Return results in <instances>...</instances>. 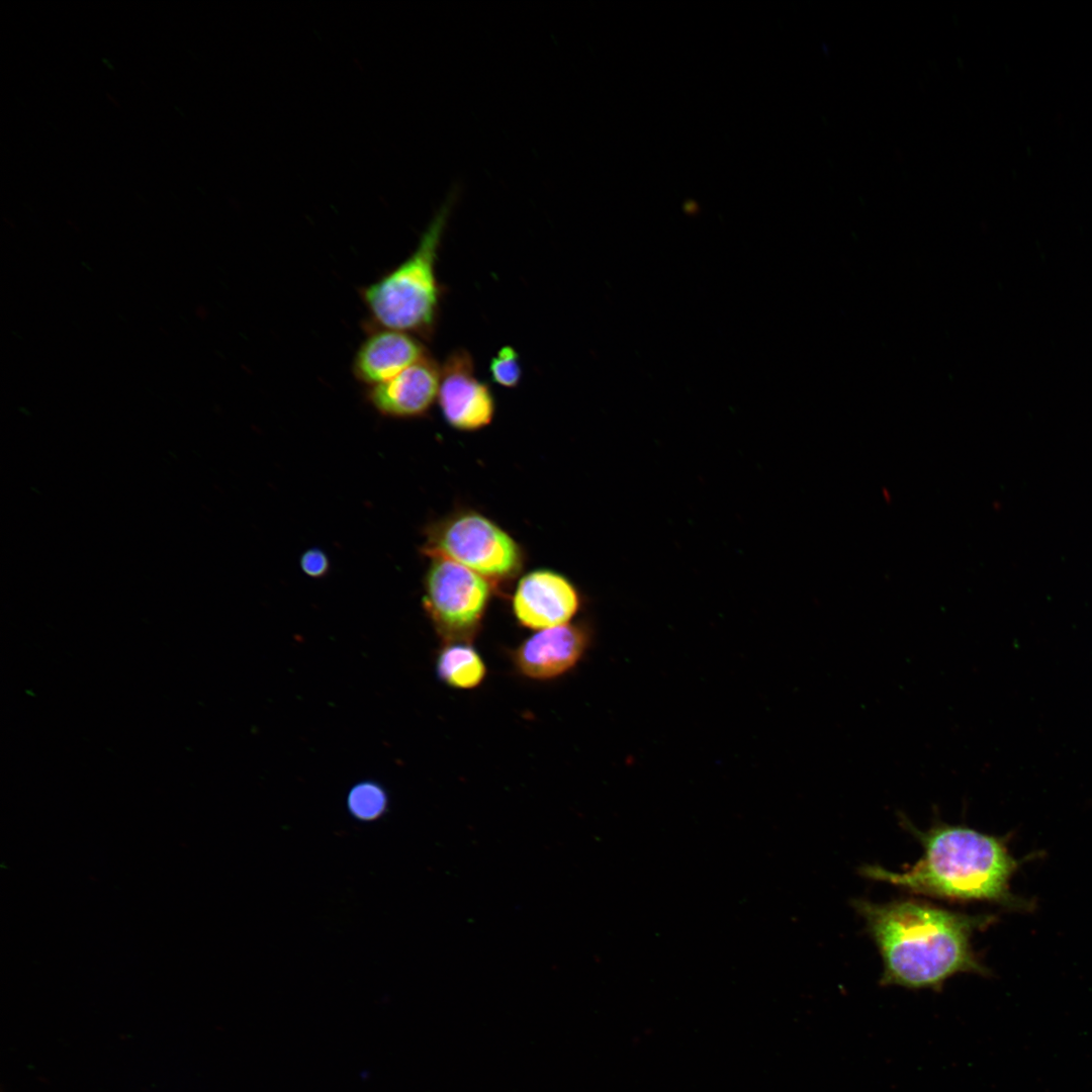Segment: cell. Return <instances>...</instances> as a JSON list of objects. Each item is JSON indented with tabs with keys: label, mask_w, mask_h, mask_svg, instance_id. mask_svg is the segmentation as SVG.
Wrapping results in <instances>:
<instances>
[{
	"label": "cell",
	"mask_w": 1092,
	"mask_h": 1092,
	"mask_svg": "<svg viewBox=\"0 0 1092 1092\" xmlns=\"http://www.w3.org/2000/svg\"><path fill=\"white\" fill-rule=\"evenodd\" d=\"M853 906L881 956L882 986L938 992L958 974H989L973 949L972 936L993 917L953 912L916 899L856 900Z\"/></svg>",
	"instance_id": "6da1fadb"
},
{
	"label": "cell",
	"mask_w": 1092,
	"mask_h": 1092,
	"mask_svg": "<svg viewBox=\"0 0 1092 1092\" xmlns=\"http://www.w3.org/2000/svg\"><path fill=\"white\" fill-rule=\"evenodd\" d=\"M905 824L923 847L921 858L904 872L866 866L861 875L921 896L992 902L1011 909L1026 906L1010 892L1009 882L1019 862L1001 838L940 821L926 831Z\"/></svg>",
	"instance_id": "7a4b0ae2"
},
{
	"label": "cell",
	"mask_w": 1092,
	"mask_h": 1092,
	"mask_svg": "<svg viewBox=\"0 0 1092 1092\" xmlns=\"http://www.w3.org/2000/svg\"><path fill=\"white\" fill-rule=\"evenodd\" d=\"M455 193H450L403 262L362 287L368 328L395 330L429 340L435 333L442 296L436 261Z\"/></svg>",
	"instance_id": "3957f363"
},
{
	"label": "cell",
	"mask_w": 1092,
	"mask_h": 1092,
	"mask_svg": "<svg viewBox=\"0 0 1092 1092\" xmlns=\"http://www.w3.org/2000/svg\"><path fill=\"white\" fill-rule=\"evenodd\" d=\"M424 552L461 564L488 581L514 578L524 556L519 544L502 528L475 512H460L430 526Z\"/></svg>",
	"instance_id": "277c9868"
},
{
	"label": "cell",
	"mask_w": 1092,
	"mask_h": 1092,
	"mask_svg": "<svg viewBox=\"0 0 1092 1092\" xmlns=\"http://www.w3.org/2000/svg\"><path fill=\"white\" fill-rule=\"evenodd\" d=\"M424 608L445 639H467L480 625L490 597L487 579L443 557H433L425 577Z\"/></svg>",
	"instance_id": "5b68a950"
},
{
	"label": "cell",
	"mask_w": 1092,
	"mask_h": 1092,
	"mask_svg": "<svg viewBox=\"0 0 1092 1092\" xmlns=\"http://www.w3.org/2000/svg\"><path fill=\"white\" fill-rule=\"evenodd\" d=\"M437 398L445 421L454 429L476 431L492 421L493 394L475 375L473 358L465 349H456L446 357Z\"/></svg>",
	"instance_id": "8992f818"
},
{
	"label": "cell",
	"mask_w": 1092,
	"mask_h": 1092,
	"mask_svg": "<svg viewBox=\"0 0 1092 1092\" xmlns=\"http://www.w3.org/2000/svg\"><path fill=\"white\" fill-rule=\"evenodd\" d=\"M578 608L579 597L573 584L563 575L548 569L534 570L524 575L513 598L516 618L531 629L564 625Z\"/></svg>",
	"instance_id": "52a82bcc"
},
{
	"label": "cell",
	"mask_w": 1092,
	"mask_h": 1092,
	"mask_svg": "<svg viewBox=\"0 0 1092 1092\" xmlns=\"http://www.w3.org/2000/svg\"><path fill=\"white\" fill-rule=\"evenodd\" d=\"M440 378L441 366L428 354L391 379L370 386L366 397L382 415L420 417L438 397Z\"/></svg>",
	"instance_id": "ba28073f"
},
{
	"label": "cell",
	"mask_w": 1092,
	"mask_h": 1092,
	"mask_svg": "<svg viewBox=\"0 0 1092 1092\" xmlns=\"http://www.w3.org/2000/svg\"><path fill=\"white\" fill-rule=\"evenodd\" d=\"M588 632L581 625L564 624L532 635L514 652L521 673L535 679L556 677L572 668L588 645Z\"/></svg>",
	"instance_id": "9c48e42d"
},
{
	"label": "cell",
	"mask_w": 1092,
	"mask_h": 1092,
	"mask_svg": "<svg viewBox=\"0 0 1092 1092\" xmlns=\"http://www.w3.org/2000/svg\"><path fill=\"white\" fill-rule=\"evenodd\" d=\"M429 354L426 346L412 334L368 328L353 363L355 378L369 386L391 379Z\"/></svg>",
	"instance_id": "30bf717a"
},
{
	"label": "cell",
	"mask_w": 1092,
	"mask_h": 1092,
	"mask_svg": "<svg viewBox=\"0 0 1092 1092\" xmlns=\"http://www.w3.org/2000/svg\"><path fill=\"white\" fill-rule=\"evenodd\" d=\"M437 673L450 687L471 689L482 681L486 669L473 647L463 643H452L439 653Z\"/></svg>",
	"instance_id": "8fae6325"
},
{
	"label": "cell",
	"mask_w": 1092,
	"mask_h": 1092,
	"mask_svg": "<svg viewBox=\"0 0 1092 1092\" xmlns=\"http://www.w3.org/2000/svg\"><path fill=\"white\" fill-rule=\"evenodd\" d=\"M350 813L362 821L379 818L387 808V795L383 788L374 782H362L355 785L347 799Z\"/></svg>",
	"instance_id": "7c38bea8"
},
{
	"label": "cell",
	"mask_w": 1092,
	"mask_h": 1092,
	"mask_svg": "<svg viewBox=\"0 0 1092 1092\" xmlns=\"http://www.w3.org/2000/svg\"><path fill=\"white\" fill-rule=\"evenodd\" d=\"M492 380L507 388L516 387L522 378V366L518 352L512 346L502 347L489 362Z\"/></svg>",
	"instance_id": "4fadbf2b"
},
{
	"label": "cell",
	"mask_w": 1092,
	"mask_h": 1092,
	"mask_svg": "<svg viewBox=\"0 0 1092 1092\" xmlns=\"http://www.w3.org/2000/svg\"><path fill=\"white\" fill-rule=\"evenodd\" d=\"M300 567L308 576H324L330 568L329 557L321 549H308L300 557Z\"/></svg>",
	"instance_id": "5bb4252c"
}]
</instances>
